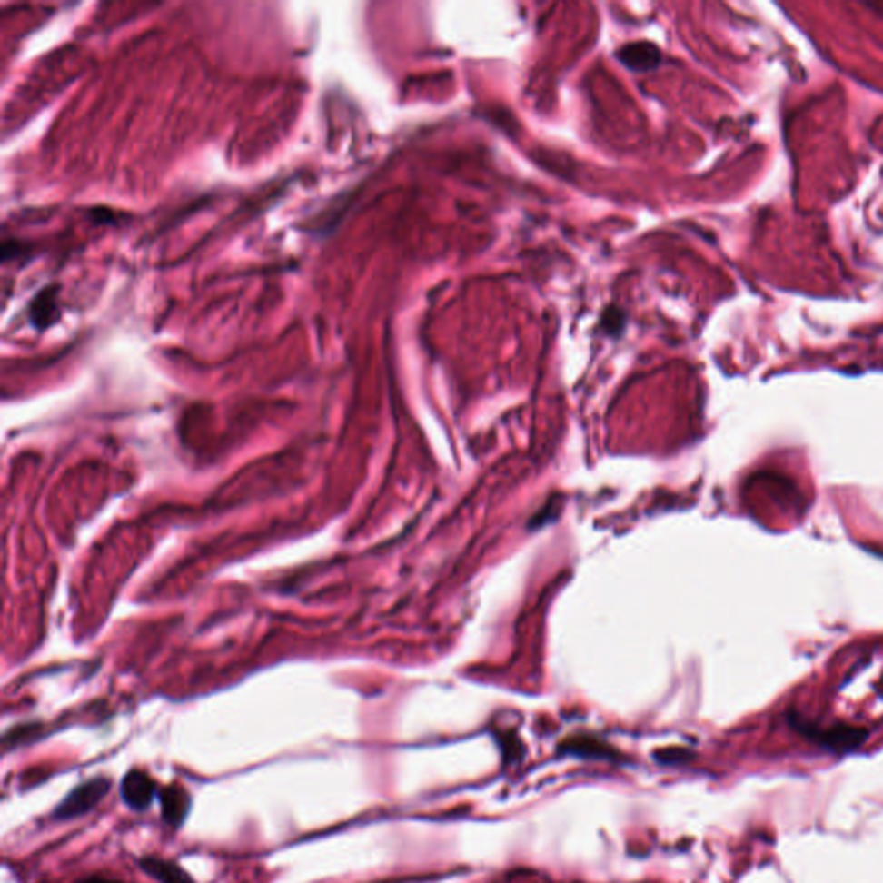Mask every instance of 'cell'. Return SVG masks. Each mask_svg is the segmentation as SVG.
<instances>
[{
  "label": "cell",
  "mask_w": 883,
  "mask_h": 883,
  "mask_svg": "<svg viewBox=\"0 0 883 883\" xmlns=\"http://www.w3.org/2000/svg\"><path fill=\"white\" fill-rule=\"evenodd\" d=\"M111 790V780L107 777H95L80 783L69 792L61 804L54 809V818L59 821L76 819L94 811Z\"/></svg>",
  "instance_id": "6da1fadb"
},
{
  "label": "cell",
  "mask_w": 883,
  "mask_h": 883,
  "mask_svg": "<svg viewBox=\"0 0 883 883\" xmlns=\"http://www.w3.org/2000/svg\"><path fill=\"white\" fill-rule=\"evenodd\" d=\"M792 725L798 729L799 733L808 737L809 740L816 742L821 748L828 749L833 752H850L861 748L868 739V730L859 727H850V725H835L827 730L816 729L815 725L806 723L800 718H794Z\"/></svg>",
  "instance_id": "7a4b0ae2"
},
{
  "label": "cell",
  "mask_w": 883,
  "mask_h": 883,
  "mask_svg": "<svg viewBox=\"0 0 883 883\" xmlns=\"http://www.w3.org/2000/svg\"><path fill=\"white\" fill-rule=\"evenodd\" d=\"M157 794L155 781L142 769H130L121 780L123 802L136 813L147 811Z\"/></svg>",
  "instance_id": "3957f363"
},
{
  "label": "cell",
  "mask_w": 883,
  "mask_h": 883,
  "mask_svg": "<svg viewBox=\"0 0 883 883\" xmlns=\"http://www.w3.org/2000/svg\"><path fill=\"white\" fill-rule=\"evenodd\" d=\"M560 754L573 756L581 759H602V761H618L620 752L610 744L595 739L592 735H575L561 742Z\"/></svg>",
  "instance_id": "277c9868"
},
{
  "label": "cell",
  "mask_w": 883,
  "mask_h": 883,
  "mask_svg": "<svg viewBox=\"0 0 883 883\" xmlns=\"http://www.w3.org/2000/svg\"><path fill=\"white\" fill-rule=\"evenodd\" d=\"M159 806L163 819L173 828H180L192 809V798L182 785H170L159 792Z\"/></svg>",
  "instance_id": "5b68a950"
},
{
  "label": "cell",
  "mask_w": 883,
  "mask_h": 883,
  "mask_svg": "<svg viewBox=\"0 0 883 883\" xmlns=\"http://www.w3.org/2000/svg\"><path fill=\"white\" fill-rule=\"evenodd\" d=\"M138 867L142 868L144 873H147L151 878L159 883H195L193 878L188 875L187 871L170 859L155 858V856H145L138 861Z\"/></svg>",
  "instance_id": "8992f818"
},
{
  "label": "cell",
  "mask_w": 883,
  "mask_h": 883,
  "mask_svg": "<svg viewBox=\"0 0 883 883\" xmlns=\"http://www.w3.org/2000/svg\"><path fill=\"white\" fill-rule=\"evenodd\" d=\"M620 61L629 66L633 71H647V69L656 68L661 61V52L649 42H637L625 45L621 51L618 52Z\"/></svg>",
  "instance_id": "52a82bcc"
},
{
  "label": "cell",
  "mask_w": 883,
  "mask_h": 883,
  "mask_svg": "<svg viewBox=\"0 0 883 883\" xmlns=\"http://www.w3.org/2000/svg\"><path fill=\"white\" fill-rule=\"evenodd\" d=\"M692 758H694V752L690 749L677 748V746L658 749L654 752V761L664 766L683 765V763L692 761Z\"/></svg>",
  "instance_id": "ba28073f"
},
{
  "label": "cell",
  "mask_w": 883,
  "mask_h": 883,
  "mask_svg": "<svg viewBox=\"0 0 883 883\" xmlns=\"http://www.w3.org/2000/svg\"><path fill=\"white\" fill-rule=\"evenodd\" d=\"M52 304H54V297H52L51 290L40 292V295L32 303V318H34L35 323L40 324V326L47 324L45 320H51Z\"/></svg>",
  "instance_id": "9c48e42d"
},
{
  "label": "cell",
  "mask_w": 883,
  "mask_h": 883,
  "mask_svg": "<svg viewBox=\"0 0 883 883\" xmlns=\"http://www.w3.org/2000/svg\"><path fill=\"white\" fill-rule=\"evenodd\" d=\"M625 314L618 307H610L602 316V326L608 333H618L623 330Z\"/></svg>",
  "instance_id": "30bf717a"
},
{
  "label": "cell",
  "mask_w": 883,
  "mask_h": 883,
  "mask_svg": "<svg viewBox=\"0 0 883 883\" xmlns=\"http://www.w3.org/2000/svg\"><path fill=\"white\" fill-rule=\"evenodd\" d=\"M82 883H121L113 882V880H105V878H101V877H94V878H88V880H84Z\"/></svg>",
  "instance_id": "8fae6325"
}]
</instances>
